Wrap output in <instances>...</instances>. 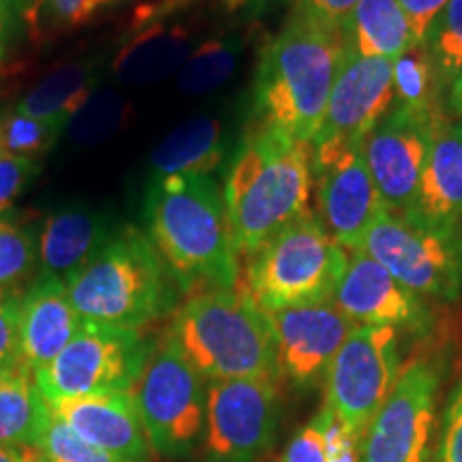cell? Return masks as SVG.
I'll return each mask as SVG.
<instances>
[{
  "mask_svg": "<svg viewBox=\"0 0 462 462\" xmlns=\"http://www.w3.org/2000/svg\"><path fill=\"white\" fill-rule=\"evenodd\" d=\"M143 218L146 236L182 291L236 287L238 251L215 178L204 173L152 178Z\"/></svg>",
  "mask_w": 462,
  "mask_h": 462,
  "instance_id": "1",
  "label": "cell"
},
{
  "mask_svg": "<svg viewBox=\"0 0 462 462\" xmlns=\"http://www.w3.org/2000/svg\"><path fill=\"white\" fill-rule=\"evenodd\" d=\"M346 51L340 26L289 15L259 54L253 79L255 125L313 143Z\"/></svg>",
  "mask_w": 462,
  "mask_h": 462,
  "instance_id": "2",
  "label": "cell"
},
{
  "mask_svg": "<svg viewBox=\"0 0 462 462\" xmlns=\"http://www.w3.org/2000/svg\"><path fill=\"white\" fill-rule=\"evenodd\" d=\"M313 148L253 125L225 171V210L238 255H253L310 210Z\"/></svg>",
  "mask_w": 462,
  "mask_h": 462,
  "instance_id": "3",
  "label": "cell"
},
{
  "mask_svg": "<svg viewBox=\"0 0 462 462\" xmlns=\"http://www.w3.org/2000/svg\"><path fill=\"white\" fill-rule=\"evenodd\" d=\"M199 377L210 381L281 379L268 315L245 289L195 291L167 330Z\"/></svg>",
  "mask_w": 462,
  "mask_h": 462,
  "instance_id": "4",
  "label": "cell"
},
{
  "mask_svg": "<svg viewBox=\"0 0 462 462\" xmlns=\"http://www.w3.org/2000/svg\"><path fill=\"white\" fill-rule=\"evenodd\" d=\"M178 282L143 231L123 227L97 257L67 282L69 300L82 321L142 330L163 317Z\"/></svg>",
  "mask_w": 462,
  "mask_h": 462,
  "instance_id": "5",
  "label": "cell"
},
{
  "mask_svg": "<svg viewBox=\"0 0 462 462\" xmlns=\"http://www.w3.org/2000/svg\"><path fill=\"white\" fill-rule=\"evenodd\" d=\"M346 262L349 253L309 210L248 255L245 291L263 313L330 302Z\"/></svg>",
  "mask_w": 462,
  "mask_h": 462,
  "instance_id": "6",
  "label": "cell"
},
{
  "mask_svg": "<svg viewBox=\"0 0 462 462\" xmlns=\"http://www.w3.org/2000/svg\"><path fill=\"white\" fill-rule=\"evenodd\" d=\"M131 394L154 452L170 458L195 452L206 430L208 383L170 332L148 349Z\"/></svg>",
  "mask_w": 462,
  "mask_h": 462,
  "instance_id": "7",
  "label": "cell"
},
{
  "mask_svg": "<svg viewBox=\"0 0 462 462\" xmlns=\"http://www.w3.org/2000/svg\"><path fill=\"white\" fill-rule=\"evenodd\" d=\"M148 349L140 330L84 321L71 343L34 373V383L48 402L131 392Z\"/></svg>",
  "mask_w": 462,
  "mask_h": 462,
  "instance_id": "8",
  "label": "cell"
},
{
  "mask_svg": "<svg viewBox=\"0 0 462 462\" xmlns=\"http://www.w3.org/2000/svg\"><path fill=\"white\" fill-rule=\"evenodd\" d=\"M362 251L421 298L462 300V240L424 229L385 208L362 242Z\"/></svg>",
  "mask_w": 462,
  "mask_h": 462,
  "instance_id": "9",
  "label": "cell"
},
{
  "mask_svg": "<svg viewBox=\"0 0 462 462\" xmlns=\"http://www.w3.org/2000/svg\"><path fill=\"white\" fill-rule=\"evenodd\" d=\"M398 330L354 326L326 374V407L351 435L362 439L401 374Z\"/></svg>",
  "mask_w": 462,
  "mask_h": 462,
  "instance_id": "10",
  "label": "cell"
},
{
  "mask_svg": "<svg viewBox=\"0 0 462 462\" xmlns=\"http://www.w3.org/2000/svg\"><path fill=\"white\" fill-rule=\"evenodd\" d=\"M281 424V379L210 381L204 462H257L274 446Z\"/></svg>",
  "mask_w": 462,
  "mask_h": 462,
  "instance_id": "11",
  "label": "cell"
},
{
  "mask_svg": "<svg viewBox=\"0 0 462 462\" xmlns=\"http://www.w3.org/2000/svg\"><path fill=\"white\" fill-rule=\"evenodd\" d=\"M441 377L430 357H418L402 368L360 439L357 462H429Z\"/></svg>",
  "mask_w": 462,
  "mask_h": 462,
  "instance_id": "12",
  "label": "cell"
},
{
  "mask_svg": "<svg viewBox=\"0 0 462 462\" xmlns=\"http://www.w3.org/2000/svg\"><path fill=\"white\" fill-rule=\"evenodd\" d=\"M366 143H323L313 148L317 218L346 253L357 251L385 210L366 163Z\"/></svg>",
  "mask_w": 462,
  "mask_h": 462,
  "instance_id": "13",
  "label": "cell"
},
{
  "mask_svg": "<svg viewBox=\"0 0 462 462\" xmlns=\"http://www.w3.org/2000/svg\"><path fill=\"white\" fill-rule=\"evenodd\" d=\"M449 112H415L398 103L381 116L366 137V163L390 212L404 217L418 193L432 133Z\"/></svg>",
  "mask_w": 462,
  "mask_h": 462,
  "instance_id": "14",
  "label": "cell"
},
{
  "mask_svg": "<svg viewBox=\"0 0 462 462\" xmlns=\"http://www.w3.org/2000/svg\"><path fill=\"white\" fill-rule=\"evenodd\" d=\"M265 315L274 334L281 381L298 392L319 388L356 323L332 300Z\"/></svg>",
  "mask_w": 462,
  "mask_h": 462,
  "instance_id": "15",
  "label": "cell"
},
{
  "mask_svg": "<svg viewBox=\"0 0 462 462\" xmlns=\"http://www.w3.org/2000/svg\"><path fill=\"white\" fill-rule=\"evenodd\" d=\"M332 302L356 326H388L420 338L429 337L435 328V313L426 298L402 287L362 248L349 251Z\"/></svg>",
  "mask_w": 462,
  "mask_h": 462,
  "instance_id": "16",
  "label": "cell"
},
{
  "mask_svg": "<svg viewBox=\"0 0 462 462\" xmlns=\"http://www.w3.org/2000/svg\"><path fill=\"white\" fill-rule=\"evenodd\" d=\"M394 103V60L346 51L330 92L321 129L310 146L366 143L368 133Z\"/></svg>",
  "mask_w": 462,
  "mask_h": 462,
  "instance_id": "17",
  "label": "cell"
},
{
  "mask_svg": "<svg viewBox=\"0 0 462 462\" xmlns=\"http://www.w3.org/2000/svg\"><path fill=\"white\" fill-rule=\"evenodd\" d=\"M404 218L437 234L458 236L462 225V118H446L432 133L418 193Z\"/></svg>",
  "mask_w": 462,
  "mask_h": 462,
  "instance_id": "18",
  "label": "cell"
},
{
  "mask_svg": "<svg viewBox=\"0 0 462 462\" xmlns=\"http://www.w3.org/2000/svg\"><path fill=\"white\" fill-rule=\"evenodd\" d=\"M58 420L90 441L129 462H146L150 443L131 392L67 398L48 402Z\"/></svg>",
  "mask_w": 462,
  "mask_h": 462,
  "instance_id": "19",
  "label": "cell"
},
{
  "mask_svg": "<svg viewBox=\"0 0 462 462\" xmlns=\"http://www.w3.org/2000/svg\"><path fill=\"white\" fill-rule=\"evenodd\" d=\"M67 285L56 276L42 274L22 296L20 349L22 362L31 373L42 371L60 354L82 328Z\"/></svg>",
  "mask_w": 462,
  "mask_h": 462,
  "instance_id": "20",
  "label": "cell"
},
{
  "mask_svg": "<svg viewBox=\"0 0 462 462\" xmlns=\"http://www.w3.org/2000/svg\"><path fill=\"white\" fill-rule=\"evenodd\" d=\"M116 234L109 218L88 206H65L45 218L37 236L42 274L75 279Z\"/></svg>",
  "mask_w": 462,
  "mask_h": 462,
  "instance_id": "21",
  "label": "cell"
},
{
  "mask_svg": "<svg viewBox=\"0 0 462 462\" xmlns=\"http://www.w3.org/2000/svg\"><path fill=\"white\" fill-rule=\"evenodd\" d=\"M193 34L182 26L150 24L133 31L114 58V75L125 86L159 82L173 71H180L193 54Z\"/></svg>",
  "mask_w": 462,
  "mask_h": 462,
  "instance_id": "22",
  "label": "cell"
},
{
  "mask_svg": "<svg viewBox=\"0 0 462 462\" xmlns=\"http://www.w3.org/2000/svg\"><path fill=\"white\" fill-rule=\"evenodd\" d=\"M225 152H227V142H225L221 120L198 116L176 126L157 143L148 159L150 173L152 178L180 176V173L210 176L223 163Z\"/></svg>",
  "mask_w": 462,
  "mask_h": 462,
  "instance_id": "23",
  "label": "cell"
},
{
  "mask_svg": "<svg viewBox=\"0 0 462 462\" xmlns=\"http://www.w3.org/2000/svg\"><path fill=\"white\" fill-rule=\"evenodd\" d=\"M343 31L349 50L364 58L396 60L415 45L398 0H360L346 15Z\"/></svg>",
  "mask_w": 462,
  "mask_h": 462,
  "instance_id": "24",
  "label": "cell"
},
{
  "mask_svg": "<svg viewBox=\"0 0 462 462\" xmlns=\"http://www.w3.org/2000/svg\"><path fill=\"white\" fill-rule=\"evenodd\" d=\"M97 78H99L97 62H67L45 75L15 109L32 118L69 125V120L84 107V103L97 90V82H99Z\"/></svg>",
  "mask_w": 462,
  "mask_h": 462,
  "instance_id": "25",
  "label": "cell"
},
{
  "mask_svg": "<svg viewBox=\"0 0 462 462\" xmlns=\"http://www.w3.org/2000/svg\"><path fill=\"white\" fill-rule=\"evenodd\" d=\"M51 409L26 366L0 371V446H39Z\"/></svg>",
  "mask_w": 462,
  "mask_h": 462,
  "instance_id": "26",
  "label": "cell"
},
{
  "mask_svg": "<svg viewBox=\"0 0 462 462\" xmlns=\"http://www.w3.org/2000/svg\"><path fill=\"white\" fill-rule=\"evenodd\" d=\"M394 103L415 112H449L448 95L424 43L411 45L394 60Z\"/></svg>",
  "mask_w": 462,
  "mask_h": 462,
  "instance_id": "27",
  "label": "cell"
},
{
  "mask_svg": "<svg viewBox=\"0 0 462 462\" xmlns=\"http://www.w3.org/2000/svg\"><path fill=\"white\" fill-rule=\"evenodd\" d=\"M242 45L238 39H210L193 50L180 71L178 86L187 95H208L221 88L238 67Z\"/></svg>",
  "mask_w": 462,
  "mask_h": 462,
  "instance_id": "28",
  "label": "cell"
},
{
  "mask_svg": "<svg viewBox=\"0 0 462 462\" xmlns=\"http://www.w3.org/2000/svg\"><path fill=\"white\" fill-rule=\"evenodd\" d=\"M426 50L435 65L443 92L462 75V0H449L426 37Z\"/></svg>",
  "mask_w": 462,
  "mask_h": 462,
  "instance_id": "29",
  "label": "cell"
},
{
  "mask_svg": "<svg viewBox=\"0 0 462 462\" xmlns=\"http://www.w3.org/2000/svg\"><path fill=\"white\" fill-rule=\"evenodd\" d=\"M37 265V236L17 218L0 215V289L15 291Z\"/></svg>",
  "mask_w": 462,
  "mask_h": 462,
  "instance_id": "30",
  "label": "cell"
},
{
  "mask_svg": "<svg viewBox=\"0 0 462 462\" xmlns=\"http://www.w3.org/2000/svg\"><path fill=\"white\" fill-rule=\"evenodd\" d=\"M67 125L32 118L14 109L0 120V143L7 157L39 161L60 140Z\"/></svg>",
  "mask_w": 462,
  "mask_h": 462,
  "instance_id": "31",
  "label": "cell"
},
{
  "mask_svg": "<svg viewBox=\"0 0 462 462\" xmlns=\"http://www.w3.org/2000/svg\"><path fill=\"white\" fill-rule=\"evenodd\" d=\"M129 107L114 90H95L84 107L69 120V137L79 146H92L114 135L125 123Z\"/></svg>",
  "mask_w": 462,
  "mask_h": 462,
  "instance_id": "32",
  "label": "cell"
},
{
  "mask_svg": "<svg viewBox=\"0 0 462 462\" xmlns=\"http://www.w3.org/2000/svg\"><path fill=\"white\" fill-rule=\"evenodd\" d=\"M37 448L42 449L45 462H129L92 446L90 441L79 437L71 426L58 420L54 413L50 415L48 426H45Z\"/></svg>",
  "mask_w": 462,
  "mask_h": 462,
  "instance_id": "33",
  "label": "cell"
},
{
  "mask_svg": "<svg viewBox=\"0 0 462 462\" xmlns=\"http://www.w3.org/2000/svg\"><path fill=\"white\" fill-rule=\"evenodd\" d=\"M432 462H462V368L448 394Z\"/></svg>",
  "mask_w": 462,
  "mask_h": 462,
  "instance_id": "34",
  "label": "cell"
},
{
  "mask_svg": "<svg viewBox=\"0 0 462 462\" xmlns=\"http://www.w3.org/2000/svg\"><path fill=\"white\" fill-rule=\"evenodd\" d=\"M22 296L0 289V371L24 366L20 349Z\"/></svg>",
  "mask_w": 462,
  "mask_h": 462,
  "instance_id": "35",
  "label": "cell"
},
{
  "mask_svg": "<svg viewBox=\"0 0 462 462\" xmlns=\"http://www.w3.org/2000/svg\"><path fill=\"white\" fill-rule=\"evenodd\" d=\"M28 14H34V20L45 17L51 28L71 31L86 24L97 14V7L92 0H37Z\"/></svg>",
  "mask_w": 462,
  "mask_h": 462,
  "instance_id": "36",
  "label": "cell"
},
{
  "mask_svg": "<svg viewBox=\"0 0 462 462\" xmlns=\"http://www.w3.org/2000/svg\"><path fill=\"white\" fill-rule=\"evenodd\" d=\"M37 173L39 161L7 157V154L0 159V215L9 210Z\"/></svg>",
  "mask_w": 462,
  "mask_h": 462,
  "instance_id": "37",
  "label": "cell"
},
{
  "mask_svg": "<svg viewBox=\"0 0 462 462\" xmlns=\"http://www.w3.org/2000/svg\"><path fill=\"white\" fill-rule=\"evenodd\" d=\"M281 462H328L321 413H317L304 429L293 435Z\"/></svg>",
  "mask_w": 462,
  "mask_h": 462,
  "instance_id": "38",
  "label": "cell"
},
{
  "mask_svg": "<svg viewBox=\"0 0 462 462\" xmlns=\"http://www.w3.org/2000/svg\"><path fill=\"white\" fill-rule=\"evenodd\" d=\"M323 437H326V460L328 462H357L360 458V439L351 435L340 421L334 418L330 409L321 407Z\"/></svg>",
  "mask_w": 462,
  "mask_h": 462,
  "instance_id": "39",
  "label": "cell"
},
{
  "mask_svg": "<svg viewBox=\"0 0 462 462\" xmlns=\"http://www.w3.org/2000/svg\"><path fill=\"white\" fill-rule=\"evenodd\" d=\"M360 0H291V15L323 26L343 28L346 15Z\"/></svg>",
  "mask_w": 462,
  "mask_h": 462,
  "instance_id": "40",
  "label": "cell"
},
{
  "mask_svg": "<svg viewBox=\"0 0 462 462\" xmlns=\"http://www.w3.org/2000/svg\"><path fill=\"white\" fill-rule=\"evenodd\" d=\"M448 3L449 0H398L409 22V28H411L415 45L426 42L432 24Z\"/></svg>",
  "mask_w": 462,
  "mask_h": 462,
  "instance_id": "41",
  "label": "cell"
},
{
  "mask_svg": "<svg viewBox=\"0 0 462 462\" xmlns=\"http://www.w3.org/2000/svg\"><path fill=\"white\" fill-rule=\"evenodd\" d=\"M0 462H45L37 446H0Z\"/></svg>",
  "mask_w": 462,
  "mask_h": 462,
  "instance_id": "42",
  "label": "cell"
},
{
  "mask_svg": "<svg viewBox=\"0 0 462 462\" xmlns=\"http://www.w3.org/2000/svg\"><path fill=\"white\" fill-rule=\"evenodd\" d=\"M20 9V0H0V39H3L5 34H9Z\"/></svg>",
  "mask_w": 462,
  "mask_h": 462,
  "instance_id": "43",
  "label": "cell"
},
{
  "mask_svg": "<svg viewBox=\"0 0 462 462\" xmlns=\"http://www.w3.org/2000/svg\"><path fill=\"white\" fill-rule=\"evenodd\" d=\"M448 109L454 118H462V75L448 90Z\"/></svg>",
  "mask_w": 462,
  "mask_h": 462,
  "instance_id": "44",
  "label": "cell"
},
{
  "mask_svg": "<svg viewBox=\"0 0 462 462\" xmlns=\"http://www.w3.org/2000/svg\"><path fill=\"white\" fill-rule=\"evenodd\" d=\"M221 3H223L225 7H227L229 11H234V9H240L242 5L246 3V0H221Z\"/></svg>",
  "mask_w": 462,
  "mask_h": 462,
  "instance_id": "45",
  "label": "cell"
},
{
  "mask_svg": "<svg viewBox=\"0 0 462 462\" xmlns=\"http://www.w3.org/2000/svg\"><path fill=\"white\" fill-rule=\"evenodd\" d=\"M92 3H95L97 11H99L101 7H107V5H112V3H118V0H92Z\"/></svg>",
  "mask_w": 462,
  "mask_h": 462,
  "instance_id": "46",
  "label": "cell"
},
{
  "mask_svg": "<svg viewBox=\"0 0 462 462\" xmlns=\"http://www.w3.org/2000/svg\"><path fill=\"white\" fill-rule=\"evenodd\" d=\"M37 3V0H20V5H22V9H31L32 5Z\"/></svg>",
  "mask_w": 462,
  "mask_h": 462,
  "instance_id": "47",
  "label": "cell"
},
{
  "mask_svg": "<svg viewBox=\"0 0 462 462\" xmlns=\"http://www.w3.org/2000/svg\"><path fill=\"white\" fill-rule=\"evenodd\" d=\"M0 67H3V43H0Z\"/></svg>",
  "mask_w": 462,
  "mask_h": 462,
  "instance_id": "48",
  "label": "cell"
},
{
  "mask_svg": "<svg viewBox=\"0 0 462 462\" xmlns=\"http://www.w3.org/2000/svg\"><path fill=\"white\" fill-rule=\"evenodd\" d=\"M5 157V150H3V143H0V159Z\"/></svg>",
  "mask_w": 462,
  "mask_h": 462,
  "instance_id": "49",
  "label": "cell"
},
{
  "mask_svg": "<svg viewBox=\"0 0 462 462\" xmlns=\"http://www.w3.org/2000/svg\"><path fill=\"white\" fill-rule=\"evenodd\" d=\"M458 236H460V240H462V225H460V229H458Z\"/></svg>",
  "mask_w": 462,
  "mask_h": 462,
  "instance_id": "50",
  "label": "cell"
}]
</instances>
